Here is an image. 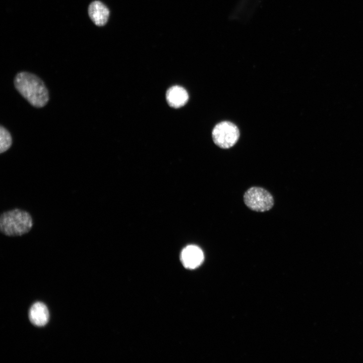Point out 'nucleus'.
Masks as SVG:
<instances>
[{"mask_svg":"<svg viewBox=\"0 0 363 363\" xmlns=\"http://www.w3.org/2000/svg\"><path fill=\"white\" fill-rule=\"evenodd\" d=\"M244 200L249 208L257 212L268 211L274 205L272 195L261 187H253L249 189L244 195Z\"/></svg>","mask_w":363,"mask_h":363,"instance_id":"7ed1b4c3","label":"nucleus"},{"mask_svg":"<svg viewBox=\"0 0 363 363\" xmlns=\"http://www.w3.org/2000/svg\"><path fill=\"white\" fill-rule=\"evenodd\" d=\"M168 104L174 108H179L187 102L189 96L186 90L179 86H174L169 88L166 94Z\"/></svg>","mask_w":363,"mask_h":363,"instance_id":"6e6552de","label":"nucleus"},{"mask_svg":"<svg viewBox=\"0 0 363 363\" xmlns=\"http://www.w3.org/2000/svg\"><path fill=\"white\" fill-rule=\"evenodd\" d=\"M29 317L31 322L35 326H44L48 322L49 313L46 306L42 302H37L31 307Z\"/></svg>","mask_w":363,"mask_h":363,"instance_id":"0eeeda50","label":"nucleus"},{"mask_svg":"<svg viewBox=\"0 0 363 363\" xmlns=\"http://www.w3.org/2000/svg\"><path fill=\"white\" fill-rule=\"evenodd\" d=\"M12 139L10 132L3 126L0 128V153L7 151L11 146Z\"/></svg>","mask_w":363,"mask_h":363,"instance_id":"1a4fd4ad","label":"nucleus"},{"mask_svg":"<svg viewBox=\"0 0 363 363\" xmlns=\"http://www.w3.org/2000/svg\"><path fill=\"white\" fill-rule=\"evenodd\" d=\"M14 85L19 93L32 106H44L49 100L48 92L41 79L34 74L22 72L14 79Z\"/></svg>","mask_w":363,"mask_h":363,"instance_id":"f257e3e1","label":"nucleus"},{"mask_svg":"<svg viewBox=\"0 0 363 363\" xmlns=\"http://www.w3.org/2000/svg\"><path fill=\"white\" fill-rule=\"evenodd\" d=\"M88 14L96 25L102 26L107 22L109 11L102 3L95 1L90 4L88 7Z\"/></svg>","mask_w":363,"mask_h":363,"instance_id":"423d86ee","label":"nucleus"},{"mask_svg":"<svg viewBox=\"0 0 363 363\" xmlns=\"http://www.w3.org/2000/svg\"><path fill=\"white\" fill-rule=\"evenodd\" d=\"M212 136L216 145L221 148L228 149L237 142L239 137V132L234 124L224 121L215 126Z\"/></svg>","mask_w":363,"mask_h":363,"instance_id":"20e7f679","label":"nucleus"},{"mask_svg":"<svg viewBox=\"0 0 363 363\" xmlns=\"http://www.w3.org/2000/svg\"><path fill=\"white\" fill-rule=\"evenodd\" d=\"M32 226V218L26 211L15 208L1 215L0 230L6 236H21L29 232Z\"/></svg>","mask_w":363,"mask_h":363,"instance_id":"f03ea898","label":"nucleus"},{"mask_svg":"<svg viewBox=\"0 0 363 363\" xmlns=\"http://www.w3.org/2000/svg\"><path fill=\"white\" fill-rule=\"evenodd\" d=\"M204 255L201 249L194 245L185 248L180 254V260L183 265L189 269H195L203 262Z\"/></svg>","mask_w":363,"mask_h":363,"instance_id":"39448f33","label":"nucleus"}]
</instances>
